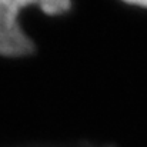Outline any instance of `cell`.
<instances>
[{"instance_id":"7a4b0ae2","label":"cell","mask_w":147,"mask_h":147,"mask_svg":"<svg viewBox=\"0 0 147 147\" xmlns=\"http://www.w3.org/2000/svg\"><path fill=\"white\" fill-rule=\"evenodd\" d=\"M129 4H134V6H140V7H147V0H123Z\"/></svg>"},{"instance_id":"6da1fadb","label":"cell","mask_w":147,"mask_h":147,"mask_svg":"<svg viewBox=\"0 0 147 147\" xmlns=\"http://www.w3.org/2000/svg\"><path fill=\"white\" fill-rule=\"evenodd\" d=\"M32 6L46 16H63L70 11L71 0H0V57L20 59L36 51L20 22L22 11Z\"/></svg>"}]
</instances>
